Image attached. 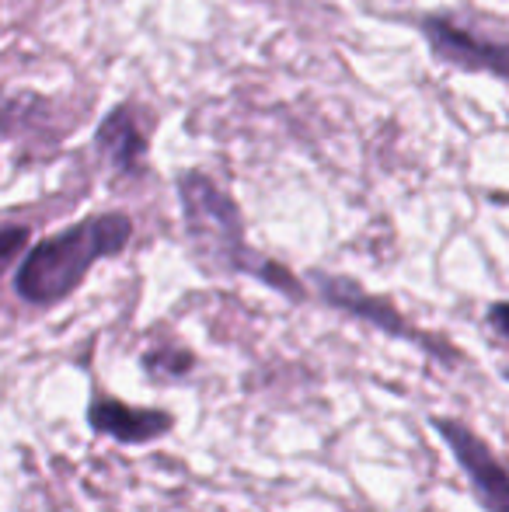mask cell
Masks as SVG:
<instances>
[{"instance_id":"obj_1","label":"cell","mask_w":509,"mask_h":512,"mask_svg":"<svg viewBox=\"0 0 509 512\" xmlns=\"http://www.w3.org/2000/svg\"><path fill=\"white\" fill-rule=\"evenodd\" d=\"M129 241H133V220L119 209L84 216L28 248L14 272V290L25 304L53 307L77 293V286L102 258L123 255Z\"/></svg>"},{"instance_id":"obj_8","label":"cell","mask_w":509,"mask_h":512,"mask_svg":"<svg viewBox=\"0 0 509 512\" xmlns=\"http://www.w3.org/2000/svg\"><path fill=\"white\" fill-rule=\"evenodd\" d=\"M25 244H28V227H0V276L11 269V262L25 251Z\"/></svg>"},{"instance_id":"obj_9","label":"cell","mask_w":509,"mask_h":512,"mask_svg":"<svg viewBox=\"0 0 509 512\" xmlns=\"http://www.w3.org/2000/svg\"><path fill=\"white\" fill-rule=\"evenodd\" d=\"M489 328L496 331L503 342H509V300H499V304L489 307Z\"/></svg>"},{"instance_id":"obj_3","label":"cell","mask_w":509,"mask_h":512,"mask_svg":"<svg viewBox=\"0 0 509 512\" xmlns=\"http://www.w3.org/2000/svg\"><path fill=\"white\" fill-rule=\"evenodd\" d=\"M419 28L440 63L454 70H468V74H492L499 81H509V42L461 25L447 14H429Z\"/></svg>"},{"instance_id":"obj_10","label":"cell","mask_w":509,"mask_h":512,"mask_svg":"<svg viewBox=\"0 0 509 512\" xmlns=\"http://www.w3.org/2000/svg\"><path fill=\"white\" fill-rule=\"evenodd\" d=\"M506 380H509V370H506Z\"/></svg>"},{"instance_id":"obj_4","label":"cell","mask_w":509,"mask_h":512,"mask_svg":"<svg viewBox=\"0 0 509 512\" xmlns=\"http://www.w3.org/2000/svg\"><path fill=\"white\" fill-rule=\"evenodd\" d=\"M433 429L447 443V450L454 453L457 467L468 474L471 492L485 506V512H509V471L503 460L492 453V446L478 432H471L461 418L436 415Z\"/></svg>"},{"instance_id":"obj_5","label":"cell","mask_w":509,"mask_h":512,"mask_svg":"<svg viewBox=\"0 0 509 512\" xmlns=\"http://www.w3.org/2000/svg\"><path fill=\"white\" fill-rule=\"evenodd\" d=\"M95 147L102 150L105 161L116 168V175H136L147 161L150 133L143 126V115L133 102L116 105L102 122H98Z\"/></svg>"},{"instance_id":"obj_7","label":"cell","mask_w":509,"mask_h":512,"mask_svg":"<svg viewBox=\"0 0 509 512\" xmlns=\"http://www.w3.org/2000/svg\"><path fill=\"white\" fill-rule=\"evenodd\" d=\"M321 283V293H325L328 304L335 307H346V310H356L360 317H370L374 324H381L384 331H398V335H405V324H401L398 310L377 304L374 297H363L360 290H356L353 283H342V279H318Z\"/></svg>"},{"instance_id":"obj_2","label":"cell","mask_w":509,"mask_h":512,"mask_svg":"<svg viewBox=\"0 0 509 512\" xmlns=\"http://www.w3.org/2000/svg\"><path fill=\"white\" fill-rule=\"evenodd\" d=\"M178 203H182V220L192 251L210 272H245V276H258L262 283H269L272 290L304 297L300 283L283 265L269 262L248 248L238 203L210 175L182 171L178 175Z\"/></svg>"},{"instance_id":"obj_6","label":"cell","mask_w":509,"mask_h":512,"mask_svg":"<svg viewBox=\"0 0 509 512\" xmlns=\"http://www.w3.org/2000/svg\"><path fill=\"white\" fill-rule=\"evenodd\" d=\"M88 422H91V429L102 432V436H112L129 446H140V443H150V439H161L164 432H171L175 418L157 408H133L119 398H95L88 408Z\"/></svg>"}]
</instances>
